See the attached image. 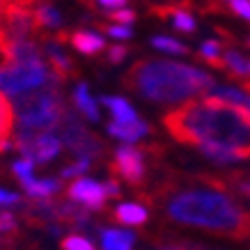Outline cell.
I'll list each match as a JSON object with an SVG mask.
<instances>
[{"label":"cell","mask_w":250,"mask_h":250,"mask_svg":"<svg viewBox=\"0 0 250 250\" xmlns=\"http://www.w3.org/2000/svg\"><path fill=\"white\" fill-rule=\"evenodd\" d=\"M167 133L184 145L220 143L250 159V108L229 99L209 94L200 101H188L163 117Z\"/></svg>","instance_id":"cell-1"},{"label":"cell","mask_w":250,"mask_h":250,"mask_svg":"<svg viewBox=\"0 0 250 250\" xmlns=\"http://www.w3.org/2000/svg\"><path fill=\"white\" fill-rule=\"evenodd\" d=\"M167 216L177 223L211 229L232 239H250V213L234 200L223 177H205L200 186L167 188Z\"/></svg>","instance_id":"cell-2"},{"label":"cell","mask_w":250,"mask_h":250,"mask_svg":"<svg viewBox=\"0 0 250 250\" xmlns=\"http://www.w3.org/2000/svg\"><path fill=\"white\" fill-rule=\"evenodd\" d=\"M124 85L156 104H179L213 87V78L195 67L170 60H138Z\"/></svg>","instance_id":"cell-3"},{"label":"cell","mask_w":250,"mask_h":250,"mask_svg":"<svg viewBox=\"0 0 250 250\" xmlns=\"http://www.w3.org/2000/svg\"><path fill=\"white\" fill-rule=\"evenodd\" d=\"M62 78L55 76L42 87L23 92L14 97V115H16V140L48 133L60 126L64 106L60 97Z\"/></svg>","instance_id":"cell-4"},{"label":"cell","mask_w":250,"mask_h":250,"mask_svg":"<svg viewBox=\"0 0 250 250\" xmlns=\"http://www.w3.org/2000/svg\"><path fill=\"white\" fill-rule=\"evenodd\" d=\"M55 76L58 74L48 71V67L42 60H5V64H0V90H2V94L19 97L23 92H30L35 87L46 85Z\"/></svg>","instance_id":"cell-5"},{"label":"cell","mask_w":250,"mask_h":250,"mask_svg":"<svg viewBox=\"0 0 250 250\" xmlns=\"http://www.w3.org/2000/svg\"><path fill=\"white\" fill-rule=\"evenodd\" d=\"M60 140L62 145H67L71 152L76 154L78 159H90L94 161L101 156V140L97 136H92L90 131L85 129L81 120L71 110H64L60 122Z\"/></svg>","instance_id":"cell-6"},{"label":"cell","mask_w":250,"mask_h":250,"mask_svg":"<svg viewBox=\"0 0 250 250\" xmlns=\"http://www.w3.org/2000/svg\"><path fill=\"white\" fill-rule=\"evenodd\" d=\"M16 147L23 152L25 159H30L32 163H39L44 166L48 161H53L58 154H60L62 140L55 138L51 131L48 133H39V136L25 138V140H16Z\"/></svg>","instance_id":"cell-7"},{"label":"cell","mask_w":250,"mask_h":250,"mask_svg":"<svg viewBox=\"0 0 250 250\" xmlns=\"http://www.w3.org/2000/svg\"><path fill=\"white\" fill-rule=\"evenodd\" d=\"M113 170L120 174L124 182L129 184H140L145 179V156L143 152H138L131 145H122L115 149L113 159Z\"/></svg>","instance_id":"cell-8"},{"label":"cell","mask_w":250,"mask_h":250,"mask_svg":"<svg viewBox=\"0 0 250 250\" xmlns=\"http://www.w3.org/2000/svg\"><path fill=\"white\" fill-rule=\"evenodd\" d=\"M106 186H101L94 179H76L67 188V197L78 205H85L87 209H101L106 202Z\"/></svg>","instance_id":"cell-9"},{"label":"cell","mask_w":250,"mask_h":250,"mask_svg":"<svg viewBox=\"0 0 250 250\" xmlns=\"http://www.w3.org/2000/svg\"><path fill=\"white\" fill-rule=\"evenodd\" d=\"M108 133L115 138H120V140H124V143H136V140H140L143 136L149 133V126L140 120H131V122L115 120L108 124Z\"/></svg>","instance_id":"cell-10"},{"label":"cell","mask_w":250,"mask_h":250,"mask_svg":"<svg viewBox=\"0 0 250 250\" xmlns=\"http://www.w3.org/2000/svg\"><path fill=\"white\" fill-rule=\"evenodd\" d=\"M69 42H71V46L76 48L78 53H83V55H97L99 51H104V46H106V42H104L101 35L87 32V30H78V32H74V35H69Z\"/></svg>","instance_id":"cell-11"},{"label":"cell","mask_w":250,"mask_h":250,"mask_svg":"<svg viewBox=\"0 0 250 250\" xmlns=\"http://www.w3.org/2000/svg\"><path fill=\"white\" fill-rule=\"evenodd\" d=\"M197 149L205 154L207 159H211L213 163H220V166L243 161L236 149H232V147H228V145H220V143H202V145H197Z\"/></svg>","instance_id":"cell-12"},{"label":"cell","mask_w":250,"mask_h":250,"mask_svg":"<svg viewBox=\"0 0 250 250\" xmlns=\"http://www.w3.org/2000/svg\"><path fill=\"white\" fill-rule=\"evenodd\" d=\"M32 12H35V19H37L39 28H48V30H55L60 28V12L48 2V0H35L32 2Z\"/></svg>","instance_id":"cell-13"},{"label":"cell","mask_w":250,"mask_h":250,"mask_svg":"<svg viewBox=\"0 0 250 250\" xmlns=\"http://www.w3.org/2000/svg\"><path fill=\"white\" fill-rule=\"evenodd\" d=\"M133 234L122 229H104L101 232V248L104 250H131L133 248Z\"/></svg>","instance_id":"cell-14"},{"label":"cell","mask_w":250,"mask_h":250,"mask_svg":"<svg viewBox=\"0 0 250 250\" xmlns=\"http://www.w3.org/2000/svg\"><path fill=\"white\" fill-rule=\"evenodd\" d=\"M74 106H76L87 120H92V122L99 120V108H97V104H94V99L90 97L85 83H81L76 87V92H74Z\"/></svg>","instance_id":"cell-15"},{"label":"cell","mask_w":250,"mask_h":250,"mask_svg":"<svg viewBox=\"0 0 250 250\" xmlns=\"http://www.w3.org/2000/svg\"><path fill=\"white\" fill-rule=\"evenodd\" d=\"M147 216V209L140 205H120L115 209V220H120L124 225H143Z\"/></svg>","instance_id":"cell-16"},{"label":"cell","mask_w":250,"mask_h":250,"mask_svg":"<svg viewBox=\"0 0 250 250\" xmlns=\"http://www.w3.org/2000/svg\"><path fill=\"white\" fill-rule=\"evenodd\" d=\"M12 113L14 108L7 104V99L2 97V90H0V152H5L9 147L7 138L12 133Z\"/></svg>","instance_id":"cell-17"},{"label":"cell","mask_w":250,"mask_h":250,"mask_svg":"<svg viewBox=\"0 0 250 250\" xmlns=\"http://www.w3.org/2000/svg\"><path fill=\"white\" fill-rule=\"evenodd\" d=\"M101 101H104V106L110 108V113L115 115V120H117V122H131V120H138L136 110L131 108L129 101H124V99H120V97H104Z\"/></svg>","instance_id":"cell-18"},{"label":"cell","mask_w":250,"mask_h":250,"mask_svg":"<svg viewBox=\"0 0 250 250\" xmlns=\"http://www.w3.org/2000/svg\"><path fill=\"white\" fill-rule=\"evenodd\" d=\"M23 188L28 190L30 197H48L60 190V182L58 179H30V182L23 184Z\"/></svg>","instance_id":"cell-19"},{"label":"cell","mask_w":250,"mask_h":250,"mask_svg":"<svg viewBox=\"0 0 250 250\" xmlns=\"http://www.w3.org/2000/svg\"><path fill=\"white\" fill-rule=\"evenodd\" d=\"M48 60H51V67H53V71L60 78H67L71 74V69H74L71 60L60 51V46L55 44H48Z\"/></svg>","instance_id":"cell-20"},{"label":"cell","mask_w":250,"mask_h":250,"mask_svg":"<svg viewBox=\"0 0 250 250\" xmlns=\"http://www.w3.org/2000/svg\"><path fill=\"white\" fill-rule=\"evenodd\" d=\"M200 58L205 62H209L211 67L225 69V60H223V44L220 42H205L202 48H200Z\"/></svg>","instance_id":"cell-21"},{"label":"cell","mask_w":250,"mask_h":250,"mask_svg":"<svg viewBox=\"0 0 250 250\" xmlns=\"http://www.w3.org/2000/svg\"><path fill=\"white\" fill-rule=\"evenodd\" d=\"M223 60H225V69H229L234 76L239 78H248V60L243 58L241 53H236V51H225L223 53Z\"/></svg>","instance_id":"cell-22"},{"label":"cell","mask_w":250,"mask_h":250,"mask_svg":"<svg viewBox=\"0 0 250 250\" xmlns=\"http://www.w3.org/2000/svg\"><path fill=\"white\" fill-rule=\"evenodd\" d=\"M152 46L159 48V51H163V53H174V55L188 53V46H184L182 42H177V39H172V37H154Z\"/></svg>","instance_id":"cell-23"},{"label":"cell","mask_w":250,"mask_h":250,"mask_svg":"<svg viewBox=\"0 0 250 250\" xmlns=\"http://www.w3.org/2000/svg\"><path fill=\"white\" fill-rule=\"evenodd\" d=\"M62 250H94V246L81 234H69L62 239Z\"/></svg>","instance_id":"cell-24"},{"label":"cell","mask_w":250,"mask_h":250,"mask_svg":"<svg viewBox=\"0 0 250 250\" xmlns=\"http://www.w3.org/2000/svg\"><path fill=\"white\" fill-rule=\"evenodd\" d=\"M32 163L30 159H21V161H16L14 163V174L19 177V182L25 184V182H30L32 179Z\"/></svg>","instance_id":"cell-25"},{"label":"cell","mask_w":250,"mask_h":250,"mask_svg":"<svg viewBox=\"0 0 250 250\" xmlns=\"http://www.w3.org/2000/svg\"><path fill=\"white\" fill-rule=\"evenodd\" d=\"M108 16L113 19L115 23H124V25H131V23L136 21V12L129 7H120V9H110Z\"/></svg>","instance_id":"cell-26"},{"label":"cell","mask_w":250,"mask_h":250,"mask_svg":"<svg viewBox=\"0 0 250 250\" xmlns=\"http://www.w3.org/2000/svg\"><path fill=\"white\" fill-rule=\"evenodd\" d=\"M90 166H92L90 159H78L74 166H69V167L62 170V179H74V177H78V174H83Z\"/></svg>","instance_id":"cell-27"},{"label":"cell","mask_w":250,"mask_h":250,"mask_svg":"<svg viewBox=\"0 0 250 250\" xmlns=\"http://www.w3.org/2000/svg\"><path fill=\"white\" fill-rule=\"evenodd\" d=\"M104 32L115 39H129L133 35V30H131L129 25H124V23H120V25H104Z\"/></svg>","instance_id":"cell-28"},{"label":"cell","mask_w":250,"mask_h":250,"mask_svg":"<svg viewBox=\"0 0 250 250\" xmlns=\"http://www.w3.org/2000/svg\"><path fill=\"white\" fill-rule=\"evenodd\" d=\"M16 232V218L9 211H0V234Z\"/></svg>","instance_id":"cell-29"},{"label":"cell","mask_w":250,"mask_h":250,"mask_svg":"<svg viewBox=\"0 0 250 250\" xmlns=\"http://www.w3.org/2000/svg\"><path fill=\"white\" fill-rule=\"evenodd\" d=\"M229 7H232L234 14H239L250 21V0H229Z\"/></svg>","instance_id":"cell-30"},{"label":"cell","mask_w":250,"mask_h":250,"mask_svg":"<svg viewBox=\"0 0 250 250\" xmlns=\"http://www.w3.org/2000/svg\"><path fill=\"white\" fill-rule=\"evenodd\" d=\"M126 53H129L126 46H113V48L108 51V62H110V64H120V62L126 58Z\"/></svg>","instance_id":"cell-31"},{"label":"cell","mask_w":250,"mask_h":250,"mask_svg":"<svg viewBox=\"0 0 250 250\" xmlns=\"http://www.w3.org/2000/svg\"><path fill=\"white\" fill-rule=\"evenodd\" d=\"M92 5H97V7H104V9H120V7H126V2L129 0H90Z\"/></svg>","instance_id":"cell-32"},{"label":"cell","mask_w":250,"mask_h":250,"mask_svg":"<svg viewBox=\"0 0 250 250\" xmlns=\"http://www.w3.org/2000/svg\"><path fill=\"white\" fill-rule=\"evenodd\" d=\"M21 197L16 195V193H9V190H2L0 188V205H16Z\"/></svg>","instance_id":"cell-33"},{"label":"cell","mask_w":250,"mask_h":250,"mask_svg":"<svg viewBox=\"0 0 250 250\" xmlns=\"http://www.w3.org/2000/svg\"><path fill=\"white\" fill-rule=\"evenodd\" d=\"M106 193H108V195H113V197L120 195V186H117V182H113V179H110V182L106 184Z\"/></svg>","instance_id":"cell-34"},{"label":"cell","mask_w":250,"mask_h":250,"mask_svg":"<svg viewBox=\"0 0 250 250\" xmlns=\"http://www.w3.org/2000/svg\"><path fill=\"white\" fill-rule=\"evenodd\" d=\"M248 74H250V62H248Z\"/></svg>","instance_id":"cell-35"},{"label":"cell","mask_w":250,"mask_h":250,"mask_svg":"<svg viewBox=\"0 0 250 250\" xmlns=\"http://www.w3.org/2000/svg\"><path fill=\"white\" fill-rule=\"evenodd\" d=\"M0 250H2V246H0Z\"/></svg>","instance_id":"cell-36"}]
</instances>
